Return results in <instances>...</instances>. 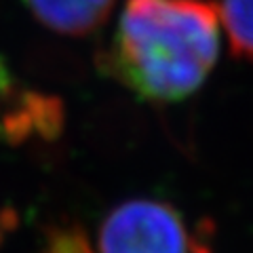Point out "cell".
<instances>
[{
    "mask_svg": "<svg viewBox=\"0 0 253 253\" xmlns=\"http://www.w3.org/2000/svg\"><path fill=\"white\" fill-rule=\"evenodd\" d=\"M215 9L230 51L236 57L253 61V0H217Z\"/></svg>",
    "mask_w": 253,
    "mask_h": 253,
    "instance_id": "obj_5",
    "label": "cell"
},
{
    "mask_svg": "<svg viewBox=\"0 0 253 253\" xmlns=\"http://www.w3.org/2000/svg\"><path fill=\"white\" fill-rule=\"evenodd\" d=\"M219 55V17L205 0H126L104 70L148 101H179Z\"/></svg>",
    "mask_w": 253,
    "mask_h": 253,
    "instance_id": "obj_1",
    "label": "cell"
},
{
    "mask_svg": "<svg viewBox=\"0 0 253 253\" xmlns=\"http://www.w3.org/2000/svg\"><path fill=\"white\" fill-rule=\"evenodd\" d=\"M44 253H93L91 245L78 230H59L49 239V247Z\"/></svg>",
    "mask_w": 253,
    "mask_h": 253,
    "instance_id": "obj_6",
    "label": "cell"
},
{
    "mask_svg": "<svg viewBox=\"0 0 253 253\" xmlns=\"http://www.w3.org/2000/svg\"><path fill=\"white\" fill-rule=\"evenodd\" d=\"M61 104L49 95L23 89L0 57V139L23 141L32 135L51 137L61 126Z\"/></svg>",
    "mask_w": 253,
    "mask_h": 253,
    "instance_id": "obj_3",
    "label": "cell"
},
{
    "mask_svg": "<svg viewBox=\"0 0 253 253\" xmlns=\"http://www.w3.org/2000/svg\"><path fill=\"white\" fill-rule=\"evenodd\" d=\"M99 253H199V249L173 205L135 199L106 215L99 230Z\"/></svg>",
    "mask_w": 253,
    "mask_h": 253,
    "instance_id": "obj_2",
    "label": "cell"
},
{
    "mask_svg": "<svg viewBox=\"0 0 253 253\" xmlns=\"http://www.w3.org/2000/svg\"><path fill=\"white\" fill-rule=\"evenodd\" d=\"M34 17L63 36H86L97 30L116 0H26Z\"/></svg>",
    "mask_w": 253,
    "mask_h": 253,
    "instance_id": "obj_4",
    "label": "cell"
}]
</instances>
